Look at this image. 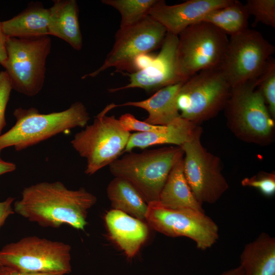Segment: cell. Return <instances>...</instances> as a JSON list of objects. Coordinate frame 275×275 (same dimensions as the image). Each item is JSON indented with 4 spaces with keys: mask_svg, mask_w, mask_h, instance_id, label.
I'll return each instance as SVG.
<instances>
[{
    "mask_svg": "<svg viewBox=\"0 0 275 275\" xmlns=\"http://www.w3.org/2000/svg\"><path fill=\"white\" fill-rule=\"evenodd\" d=\"M97 198L84 187L69 189L60 181L41 182L25 187L14 202L15 213L43 227L68 225L84 230L89 210Z\"/></svg>",
    "mask_w": 275,
    "mask_h": 275,
    "instance_id": "cell-1",
    "label": "cell"
},
{
    "mask_svg": "<svg viewBox=\"0 0 275 275\" xmlns=\"http://www.w3.org/2000/svg\"><path fill=\"white\" fill-rule=\"evenodd\" d=\"M15 125L0 135V153L13 147L20 151L58 134L87 125L90 117L85 105L76 102L63 111L41 114L37 109L18 107L13 113Z\"/></svg>",
    "mask_w": 275,
    "mask_h": 275,
    "instance_id": "cell-2",
    "label": "cell"
},
{
    "mask_svg": "<svg viewBox=\"0 0 275 275\" xmlns=\"http://www.w3.org/2000/svg\"><path fill=\"white\" fill-rule=\"evenodd\" d=\"M183 156L181 147L174 146L130 152L112 162L109 171L132 184L148 204L158 201L170 171Z\"/></svg>",
    "mask_w": 275,
    "mask_h": 275,
    "instance_id": "cell-3",
    "label": "cell"
},
{
    "mask_svg": "<svg viewBox=\"0 0 275 275\" xmlns=\"http://www.w3.org/2000/svg\"><path fill=\"white\" fill-rule=\"evenodd\" d=\"M258 79L232 88L225 108L228 126L236 137L265 145L272 140L274 122L257 88Z\"/></svg>",
    "mask_w": 275,
    "mask_h": 275,
    "instance_id": "cell-4",
    "label": "cell"
},
{
    "mask_svg": "<svg viewBox=\"0 0 275 275\" xmlns=\"http://www.w3.org/2000/svg\"><path fill=\"white\" fill-rule=\"evenodd\" d=\"M117 107L114 103L107 105L92 124L76 133L71 141L72 147L86 159L87 175H92L109 166L124 152L131 133L122 127L115 116H106Z\"/></svg>",
    "mask_w": 275,
    "mask_h": 275,
    "instance_id": "cell-5",
    "label": "cell"
},
{
    "mask_svg": "<svg viewBox=\"0 0 275 275\" xmlns=\"http://www.w3.org/2000/svg\"><path fill=\"white\" fill-rule=\"evenodd\" d=\"M231 91L220 68L196 73L183 83L178 93L177 105L180 117L198 125L225 108Z\"/></svg>",
    "mask_w": 275,
    "mask_h": 275,
    "instance_id": "cell-6",
    "label": "cell"
},
{
    "mask_svg": "<svg viewBox=\"0 0 275 275\" xmlns=\"http://www.w3.org/2000/svg\"><path fill=\"white\" fill-rule=\"evenodd\" d=\"M51 46L49 36L7 38L8 57L4 68L13 89L28 96L40 92L44 82L46 62Z\"/></svg>",
    "mask_w": 275,
    "mask_h": 275,
    "instance_id": "cell-7",
    "label": "cell"
},
{
    "mask_svg": "<svg viewBox=\"0 0 275 275\" xmlns=\"http://www.w3.org/2000/svg\"><path fill=\"white\" fill-rule=\"evenodd\" d=\"M229 39L227 34L206 22L193 24L178 35L177 62L187 80L202 70L220 68Z\"/></svg>",
    "mask_w": 275,
    "mask_h": 275,
    "instance_id": "cell-8",
    "label": "cell"
},
{
    "mask_svg": "<svg viewBox=\"0 0 275 275\" xmlns=\"http://www.w3.org/2000/svg\"><path fill=\"white\" fill-rule=\"evenodd\" d=\"M71 246L62 241L28 236L6 244L0 250L2 265L31 272L72 271Z\"/></svg>",
    "mask_w": 275,
    "mask_h": 275,
    "instance_id": "cell-9",
    "label": "cell"
},
{
    "mask_svg": "<svg viewBox=\"0 0 275 275\" xmlns=\"http://www.w3.org/2000/svg\"><path fill=\"white\" fill-rule=\"evenodd\" d=\"M274 52V46L260 32L247 29L230 36L220 69L232 88L257 80Z\"/></svg>",
    "mask_w": 275,
    "mask_h": 275,
    "instance_id": "cell-10",
    "label": "cell"
},
{
    "mask_svg": "<svg viewBox=\"0 0 275 275\" xmlns=\"http://www.w3.org/2000/svg\"><path fill=\"white\" fill-rule=\"evenodd\" d=\"M145 219L155 231L168 236L187 237L202 251L218 239V226L204 211L172 209L155 201L148 203Z\"/></svg>",
    "mask_w": 275,
    "mask_h": 275,
    "instance_id": "cell-11",
    "label": "cell"
},
{
    "mask_svg": "<svg viewBox=\"0 0 275 275\" xmlns=\"http://www.w3.org/2000/svg\"><path fill=\"white\" fill-rule=\"evenodd\" d=\"M202 129L181 146L183 169L190 188L199 203L213 204L229 188L222 172L220 158L208 152L201 142Z\"/></svg>",
    "mask_w": 275,
    "mask_h": 275,
    "instance_id": "cell-12",
    "label": "cell"
},
{
    "mask_svg": "<svg viewBox=\"0 0 275 275\" xmlns=\"http://www.w3.org/2000/svg\"><path fill=\"white\" fill-rule=\"evenodd\" d=\"M167 33L166 29L149 15L129 28L119 29L113 46L102 65L81 78L96 77L111 67L115 68L116 72L131 73L133 60L161 46Z\"/></svg>",
    "mask_w": 275,
    "mask_h": 275,
    "instance_id": "cell-13",
    "label": "cell"
},
{
    "mask_svg": "<svg viewBox=\"0 0 275 275\" xmlns=\"http://www.w3.org/2000/svg\"><path fill=\"white\" fill-rule=\"evenodd\" d=\"M178 36L167 33L159 53L147 68L127 74L129 83L121 87L111 88L109 92L140 88L147 92L158 90L163 87L184 82L180 73L177 58Z\"/></svg>",
    "mask_w": 275,
    "mask_h": 275,
    "instance_id": "cell-14",
    "label": "cell"
},
{
    "mask_svg": "<svg viewBox=\"0 0 275 275\" xmlns=\"http://www.w3.org/2000/svg\"><path fill=\"white\" fill-rule=\"evenodd\" d=\"M233 0H189L168 5L158 0L148 15L161 24L168 33L178 36L188 26L201 21L209 12L224 7Z\"/></svg>",
    "mask_w": 275,
    "mask_h": 275,
    "instance_id": "cell-15",
    "label": "cell"
},
{
    "mask_svg": "<svg viewBox=\"0 0 275 275\" xmlns=\"http://www.w3.org/2000/svg\"><path fill=\"white\" fill-rule=\"evenodd\" d=\"M105 221L112 239L128 258H133L147 239V225L143 221L113 209L106 213Z\"/></svg>",
    "mask_w": 275,
    "mask_h": 275,
    "instance_id": "cell-16",
    "label": "cell"
},
{
    "mask_svg": "<svg viewBox=\"0 0 275 275\" xmlns=\"http://www.w3.org/2000/svg\"><path fill=\"white\" fill-rule=\"evenodd\" d=\"M202 128L180 117L167 125H160L155 130L131 134L124 152L135 148L144 149L157 145L171 144L181 146L194 138Z\"/></svg>",
    "mask_w": 275,
    "mask_h": 275,
    "instance_id": "cell-17",
    "label": "cell"
},
{
    "mask_svg": "<svg viewBox=\"0 0 275 275\" xmlns=\"http://www.w3.org/2000/svg\"><path fill=\"white\" fill-rule=\"evenodd\" d=\"M183 82L161 88L148 99L127 102L118 104L117 107L130 106L144 109L148 114L144 121L153 125H167L181 117L177 105V98Z\"/></svg>",
    "mask_w": 275,
    "mask_h": 275,
    "instance_id": "cell-18",
    "label": "cell"
},
{
    "mask_svg": "<svg viewBox=\"0 0 275 275\" xmlns=\"http://www.w3.org/2000/svg\"><path fill=\"white\" fill-rule=\"evenodd\" d=\"M49 9V35L59 38L76 50L82 46L78 20V7L75 0H55Z\"/></svg>",
    "mask_w": 275,
    "mask_h": 275,
    "instance_id": "cell-19",
    "label": "cell"
},
{
    "mask_svg": "<svg viewBox=\"0 0 275 275\" xmlns=\"http://www.w3.org/2000/svg\"><path fill=\"white\" fill-rule=\"evenodd\" d=\"M243 275H275V239L261 233L246 244L240 255Z\"/></svg>",
    "mask_w": 275,
    "mask_h": 275,
    "instance_id": "cell-20",
    "label": "cell"
},
{
    "mask_svg": "<svg viewBox=\"0 0 275 275\" xmlns=\"http://www.w3.org/2000/svg\"><path fill=\"white\" fill-rule=\"evenodd\" d=\"M49 9L41 3L31 2L27 8L13 18L2 21L8 37L31 38L49 36Z\"/></svg>",
    "mask_w": 275,
    "mask_h": 275,
    "instance_id": "cell-21",
    "label": "cell"
},
{
    "mask_svg": "<svg viewBox=\"0 0 275 275\" xmlns=\"http://www.w3.org/2000/svg\"><path fill=\"white\" fill-rule=\"evenodd\" d=\"M158 202L172 209H192L204 211L195 197L186 179L183 169V157L170 171L160 192Z\"/></svg>",
    "mask_w": 275,
    "mask_h": 275,
    "instance_id": "cell-22",
    "label": "cell"
},
{
    "mask_svg": "<svg viewBox=\"0 0 275 275\" xmlns=\"http://www.w3.org/2000/svg\"><path fill=\"white\" fill-rule=\"evenodd\" d=\"M107 195L113 209L141 221L145 219L148 204L135 187L126 179L115 177L108 185Z\"/></svg>",
    "mask_w": 275,
    "mask_h": 275,
    "instance_id": "cell-23",
    "label": "cell"
},
{
    "mask_svg": "<svg viewBox=\"0 0 275 275\" xmlns=\"http://www.w3.org/2000/svg\"><path fill=\"white\" fill-rule=\"evenodd\" d=\"M249 16L244 5L233 0L229 5L208 13L201 21L208 22L232 36L248 29Z\"/></svg>",
    "mask_w": 275,
    "mask_h": 275,
    "instance_id": "cell-24",
    "label": "cell"
},
{
    "mask_svg": "<svg viewBox=\"0 0 275 275\" xmlns=\"http://www.w3.org/2000/svg\"><path fill=\"white\" fill-rule=\"evenodd\" d=\"M158 0H102L101 3L112 7L120 14L119 29L129 28L148 15L151 8Z\"/></svg>",
    "mask_w": 275,
    "mask_h": 275,
    "instance_id": "cell-25",
    "label": "cell"
},
{
    "mask_svg": "<svg viewBox=\"0 0 275 275\" xmlns=\"http://www.w3.org/2000/svg\"><path fill=\"white\" fill-rule=\"evenodd\" d=\"M257 88L261 93L271 117L275 118V63L270 60L258 79Z\"/></svg>",
    "mask_w": 275,
    "mask_h": 275,
    "instance_id": "cell-26",
    "label": "cell"
},
{
    "mask_svg": "<svg viewBox=\"0 0 275 275\" xmlns=\"http://www.w3.org/2000/svg\"><path fill=\"white\" fill-rule=\"evenodd\" d=\"M244 6L249 15L254 16L256 23L275 28L274 0H248Z\"/></svg>",
    "mask_w": 275,
    "mask_h": 275,
    "instance_id": "cell-27",
    "label": "cell"
},
{
    "mask_svg": "<svg viewBox=\"0 0 275 275\" xmlns=\"http://www.w3.org/2000/svg\"><path fill=\"white\" fill-rule=\"evenodd\" d=\"M241 184L243 186L257 189L265 196L271 197L275 193V174L262 172L243 178Z\"/></svg>",
    "mask_w": 275,
    "mask_h": 275,
    "instance_id": "cell-28",
    "label": "cell"
},
{
    "mask_svg": "<svg viewBox=\"0 0 275 275\" xmlns=\"http://www.w3.org/2000/svg\"><path fill=\"white\" fill-rule=\"evenodd\" d=\"M12 89L11 80L6 72L0 71V135L6 125L5 112Z\"/></svg>",
    "mask_w": 275,
    "mask_h": 275,
    "instance_id": "cell-29",
    "label": "cell"
},
{
    "mask_svg": "<svg viewBox=\"0 0 275 275\" xmlns=\"http://www.w3.org/2000/svg\"><path fill=\"white\" fill-rule=\"evenodd\" d=\"M119 121L122 127L126 131H137L138 132H149L156 130L160 125H153L145 121H140L131 114L122 115Z\"/></svg>",
    "mask_w": 275,
    "mask_h": 275,
    "instance_id": "cell-30",
    "label": "cell"
},
{
    "mask_svg": "<svg viewBox=\"0 0 275 275\" xmlns=\"http://www.w3.org/2000/svg\"><path fill=\"white\" fill-rule=\"evenodd\" d=\"M156 56L145 53L137 56L133 61L131 73L143 70L149 67L153 62Z\"/></svg>",
    "mask_w": 275,
    "mask_h": 275,
    "instance_id": "cell-31",
    "label": "cell"
},
{
    "mask_svg": "<svg viewBox=\"0 0 275 275\" xmlns=\"http://www.w3.org/2000/svg\"><path fill=\"white\" fill-rule=\"evenodd\" d=\"M14 200V198L8 197L4 201L0 202V230L7 218L15 213L13 207Z\"/></svg>",
    "mask_w": 275,
    "mask_h": 275,
    "instance_id": "cell-32",
    "label": "cell"
},
{
    "mask_svg": "<svg viewBox=\"0 0 275 275\" xmlns=\"http://www.w3.org/2000/svg\"><path fill=\"white\" fill-rule=\"evenodd\" d=\"M0 275H65L61 272H31L21 271L15 268L0 266Z\"/></svg>",
    "mask_w": 275,
    "mask_h": 275,
    "instance_id": "cell-33",
    "label": "cell"
},
{
    "mask_svg": "<svg viewBox=\"0 0 275 275\" xmlns=\"http://www.w3.org/2000/svg\"><path fill=\"white\" fill-rule=\"evenodd\" d=\"M8 37L5 35L0 21V65L5 67L7 60V39Z\"/></svg>",
    "mask_w": 275,
    "mask_h": 275,
    "instance_id": "cell-34",
    "label": "cell"
},
{
    "mask_svg": "<svg viewBox=\"0 0 275 275\" xmlns=\"http://www.w3.org/2000/svg\"><path fill=\"white\" fill-rule=\"evenodd\" d=\"M16 168V166L15 163L3 160L0 156V176L13 172L15 170Z\"/></svg>",
    "mask_w": 275,
    "mask_h": 275,
    "instance_id": "cell-35",
    "label": "cell"
},
{
    "mask_svg": "<svg viewBox=\"0 0 275 275\" xmlns=\"http://www.w3.org/2000/svg\"><path fill=\"white\" fill-rule=\"evenodd\" d=\"M219 275H243V270L239 265L235 268L227 270Z\"/></svg>",
    "mask_w": 275,
    "mask_h": 275,
    "instance_id": "cell-36",
    "label": "cell"
},
{
    "mask_svg": "<svg viewBox=\"0 0 275 275\" xmlns=\"http://www.w3.org/2000/svg\"><path fill=\"white\" fill-rule=\"evenodd\" d=\"M1 265H2V264H1V261H0V266H1Z\"/></svg>",
    "mask_w": 275,
    "mask_h": 275,
    "instance_id": "cell-37",
    "label": "cell"
}]
</instances>
